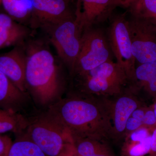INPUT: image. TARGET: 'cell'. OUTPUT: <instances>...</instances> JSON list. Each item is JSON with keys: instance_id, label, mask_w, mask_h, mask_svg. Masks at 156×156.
Here are the masks:
<instances>
[{"instance_id": "obj_7", "label": "cell", "mask_w": 156, "mask_h": 156, "mask_svg": "<svg viewBox=\"0 0 156 156\" xmlns=\"http://www.w3.org/2000/svg\"><path fill=\"white\" fill-rule=\"evenodd\" d=\"M109 20L106 34L112 53L117 63L126 71L131 84H135L136 60L132 53L127 19L122 15Z\"/></svg>"}, {"instance_id": "obj_24", "label": "cell", "mask_w": 156, "mask_h": 156, "mask_svg": "<svg viewBox=\"0 0 156 156\" xmlns=\"http://www.w3.org/2000/svg\"><path fill=\"white\" fill-rule=\"evenodd\" d=\"M143 126V122L141 121L136 119L132 117L128 119L126 123V137L131 132Z\"/></svg>"}, {"instance_id": "obj_25", "label": "cell", "mask_w": 156, "mask_h": 156, "mask_svg": "<svg viewBox=\"0 0 156 156\" xmlns=\"http://www.w3.org/2000/svg\"><path fill=\"white\" fill-rule=\"evenodd\" d=\"M12 143V140L9 136H3L0 134V156L8 155Z\"/></svg>"}, {"instance_id": "obj_15", "label": "cell", "mask_w": 156, "mask_h": 156, "mask_svg": "<svg viewBox=\"0 0 156 156\" xmlns=\"http://www.w3.org/2000/svg\"><path fill=\"white\" fill-rule=\"evenodd\" d=\"M73 144L79 156H115L106 141L76 138L73 139Z\"/></svg>"}, {"instance_id": "obj_14", "label": "cell", "mask_w": 156, "mask_h": 156, "mask_svg": "<svg viewBox=\"0 0 156 156\" xmlns=\"http://www.w3.org/2000/svg\"><path fill=\"white\" fill-rule=\"evenodd\" d=\"M27 33L25 28L8 14H0V50L18 44Z\"/></svg>"}, {"instance_id": "obj_26", "label": "cell", "mask_w": 156, "mask_h": 156, "mask_svg": "<svg viewBox=\"0 0 156 156\" xmlns=\"http://www.w3.org/2000/svg\"><path fill=\"white\" fill-rule=\"evenodd\" d=\"M59 156H79L76 152L73 144H68Z\"/></svg>"}, {"instance_id": "obj_28", "label": "cell", "mask_w": 156, "mask_h": 156, "mask_svg": "<svg viewBox=\"0 0 156 156\" xmlns=\"http://www.w3.org/2000/svg\"><path fill=\"white\" fill-rule=\"evenodd\" d=\"M147 156H156V128L152 133L150 150Z\"/></svg>"}, {"instance_id": "obj_4", "label": "cell", "mask_w": 156, "mask_h": 156, "mask_svg": "<svg viewBox=\"0 0 156 156\" xmlns=\"http://www.w3.org/2000/svg\"><path fill=\"white\" fill-rule=\"evenodd\" d=\"M24 132L48 156H59L68 144L73 143L70 134L46 113L29 120Z\"/></svg>"}, {"instance_id": "obj_27", "label": "cell", "mask_w": 156, "mask_h": 156, "mask_svg": "<svg viewBox=\"0 0 156 156\" xmlns=\"http://www.w3.org/2000/svg\"><path fill=\"white\" fill-rule=\"evenodd\" d=\"M146 108L142 106L138 108L133 112L131 116L140 121H141L143 122V120L145 114Z\"/></svg>"}, {"instance_id": "obj_8", "label": "cell", "mask_w": 156, "mask_h": 156, "mask_svg": "<svg viewBox=\"0 0 156 156\" xmlns=\"http://www.w3.org/2000/svg\"><path fill=\"white\" fill-rule=\"evenodd\" d=\"M132 53L140 64L156 61V20L127 19Z\"/></svg>"}, {"instance_id": "obj_9", "label": "cell", "mask_w": 156, "mask_h": 156, "mask_svg": "<svg viewBox=\"0 0 156 156\" xmlns=\"http://www.w3.org/2000/svg\"><path fill=\"white\" fill-rule=\"evenodd\" d=\"M136 90L134 86L130 85L122 94L116 96L114 100H110L112 124L111 140L114 141L125 139L127 121L134 110L142 106L135 95Z\"/></svg>"}, {"instance_id": "obj_5", "label": "cell", "mask_w": 156, "mask_h": 156, "mask_svg": "<svg viewBox=\"0 0 156 156\" xmlns=\"http://www.w3.org/2000/svg\"><path fill=\"white\" fill-rule=\"evenodd\" d=\"M106 34L94 27L85 30L81 37L80 50L72 76L81 75L106 62L112 60Z\"/></svg>"}, {"instance_id": "obj_10", "label": "cell", "mask_w": 156, "mask_h": 156, "mask_svg": "<svg viewBox=\"0 0 156 156\" xmlns=\"http://www.w3.org/2000/svg\"><path fill=\"white\" fill-rule=\"evenodd\" d=\"M78 4L83 10H77L76 18L83 32L110 19L117 7L127 8L125 0H78Z\"/></svg>"}, {"instance_id": "obj_31", "label": "cell", "mask_w": 156, "mask_h": 156, "mask_svg": "<svg viewBox=\"0 0 156 156\" xmlns=\"http://www.w3.org/2000/svg\"><path fill=\"white\" fill-rule=\"evenodd\" d=\"M2 0H0V5L2 4Z\"/></svg>"}, {"instance_id": "obj_3", "label": "cell", "mask_w": 156, "mask_h": 156, "mask_svg": "<svg viewBox=\"0 0 156 156\" xmlns=\"http://www.w3.org/2000/svg\"><path fill=\"white\" fill-rule=\"evenodd\" d=\"M75 77L79 80L76 91L98 97H116L125 91L127 84L131 85L124 69L112 60Z\"/></svg>"}, {"instance_id": "obj_29", "label": "cell", "mask_w": 156, "mask_h": 156, "mask_svg": "<svg viewBox=\"0 0 156 156\" xmlns=\"http://www.w3.org/2000/svg\"><path fill=\"white\" fill-rule=\"evenodd\" d=\"M152 106H153L154 108L156 109V96L154 98V101L153 105Z\"/></svg>"}, {"instance_id": "obj_13", "label": "cell", "mask_w": 156, "mask_h": 156, "mask_svg": "<svg viewBox=\"0 0 156 156\" xmlns=\"http://www.w3.org/2000/svg\"><path fill=\"white\" fill-rule=\"evenodd\" d=\"M27 94L0 71V108L20 113L28 101Z\"/></svg>"}, {"instance_id": "obj_19", "label": "cell", "mask_w": 156, "mask_h": 156, "mask_svg": "<svg viewBox=\"0 0 156 156\" xmlns=\"http://www.w3.org/2000/svg\"><path fill=\"white\" fill-rule=\"evenodd\" d=\"M131 17L156 19V0H125Z\"/></svg>"}, {"instance_id": "obj_18", "label": "cell", "mask_w": 156, "mask_h": 156, "mask_svg": "<svg viewBox=\"0 0 156 156\" xmlns=\"http://www.w3.org/2000/svg\"><path fill=\"white\" fill-rule=\"evenodd\" d=\"M7 156H48L42 150L23 134L17 137L9 149Z\"/></svg>"}, {"instance_id": "obj_2", "label": "cell", "mask_w": 156, "mask_h": 156, "mask_svg": "<svg viewBox=\"0 0 156 156\" xmlns=\"http://www.w3.org/2000/svg\"><path fill=\"white\" fill-rule=\"evenodd\" d=\"M55 58L45 48L31 50L27 57V89L39 105L49 107L58 99L62 89Z\"/></svg>"}, {"instance_id": "obj_30", "label": "cell", "mask_w": 156, "mask_h": 156, "mask_svg": "<svg viewBox=\"0 0 156 156\" xmlns=\"http://www.w3.org/2000/svg\"><path fill=\"white\" fill-rule=\"evenodd\" d=\"M154 112L155 115V116H156V109L154 108Z\"/></svg>"}, {"instance_id": "obj_20", "label": "cell", "mask_w": 156, "mask_h": 156, "mask_svg": "<svg viewBox=\"0 0 156 156\" xmlns=\"http://www.w3.org/2000/svg\"><path fill=\"white\" fill-rule=\"evenodd\" d=\"M2 4L8 15L14 20L24 19L33 10L31 0H2Z\"/></svg>"}, {"instance_id": "obj_11", "label": "cell", "mask_w": 156, "mask_h": 156, "mask_svg": "<svg viewBox=\"0 0 156 156\" xmlns=\"http://www.w3.org/2000/svg\"><path fill=\"white\" fill-rule=\"evenodd\" d=\"M27 57L18 48L0 54V71L22 92L27 93L25 73Z\"/></svg>"}, {"instance_id": "obj_12", "label": "cell", "mask_w": 156, "mask_h": 156, "mask_svg": "<svg viewBox=\"0 0 156 156\" xmlns=\"http://www.w3.org/2000/svg\"><path fill=\"white\" fill-rule=\"evenodd\" d=\"M38 19L46 27L73 17L67 0H31Z\"/></svg>"}, {"instance_id": "obj_23", "label": "cell", "mask_w": 156, "mask_h": 156, "mask_svg": "<svg viewBox=\"0 0 156 156\" xmlns=\"http://www.w3.org/2000/svg\"><path fill=\"white\" fill-rule=\"evenodd\" d=\"M143 126L148 128L152 132L156 128V118L152 106L146 108L143 120Z\"/></svg>"}, {"instance_id": "obj_21", "label": "cell", "mask_w": 156, "mask_h": 156, "mask_svg": "<svg viewBox=\"0 0 156 156\" xmlns=\"http://www.w3.org/2000/svg\"><path fill=\"white\" fill-rule=\"evenodd\" d=\"M151 136L141 141H126L122 149V156H144L151 148Z\"/></svg>"}, {"instance_id": "obj_32", "label": "cell", "mask_w": 156, "mask_h": 156, "mask_svg": "<svg viewBox=\"0 0 156 156\" xmlns=\"http://www.w3.org/2000/svg\"><path fill=\"white\" fill-rule=\"evenodd\" d=\"M67 1H68V0H67Z\"/></svg>"}, {"instance_id": "obj_17", "label": "cell", "mask_w": 156, "mask_h": 156, "mask_svg": "<svg viewBox=\"0 0 156 156\" xmlns=\"http://www.w3.org/2000/svg\"><path fill=\"white\" fill-rule=\"evenodd\" d=\"M29 120L20 113L0 108V134L12 132L16 135L24 132Z\"/></svg>"}, {"instance_id": "obj_22", "label": "cell", "mask_w": 156, "mask_h": 156, "mask_svg": "<svg viewBox=\"0 0 156 156\" xmlns=\"http://www.w3.org/2000/svg\"><path fill=\"white\" fill-rule=\"evenodd\" d=\"M152 133L148 128L143 126L128 134L125 139L126 141L131 142L143 141L151 136Z\"/></svg>"}, {"instance_id": "obj_6", "label": "cell", "mask_w": 156, "mask_h": 156, "mask_svg": "<svg viewBox=\"0 0 156 156\" xmlns=\"http://www.w3.org/2000/svg\"><path fill=\"white\" fill-rule=\"evenodd\" d=\"M46 27L50 31V41L59 58L72 76L80 50L83 34L76 17Z\"/></svg>"}, {"instance_id": "obj_1", "label": "cell", "mask_w": 156, "mask_h": 156, "mask_svg": "<svg viewBox=\"0 0 156 156\" xmlns=\"http://www.w3.org/2000/svg\"><path fill=\"white\" fill-rule=\"evenodd\" d=\"M46 113L70 134L73 140H111L110 100L75 91L48 107Z\"/></svg>"}, {"instance_id": "obj_16", "label": "cell", "mask_w": 156, "mask_h": 156, "mask_svg": "<svg viewBox=\"0 0 156 156\" xmlns=\"http://www.w3.org/2000/svg\"><path fill=\"white\" fill-rule=\"evenodd\" d=\"M135 85L143 87L151 96H156V61L140 65L135 69Z\"/></svg>"}]
</instances>
